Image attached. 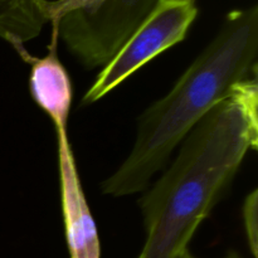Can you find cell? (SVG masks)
Returning <instances> with one entry per match:
<instances>
[{
  "mask_svg": "<svg viewBox=\"0 0 258 258\" xmlns=\"http://www.w3.org/2000/svg\"><path fill=\"white\" fill-rule=\"evenodd\" d=\"M244 231L249 251L254 258L258 257V190L254 189L246 197L242 208Z\"/></svg>",
  "mask_w": 258,
  "mask_h": 258,
  "instance_id": "cell-8",
  "label": "cell"
},
{
  "mask_svg": "<svg viewBox=\"0 0 258 258\" xmlns=\"http://www.w3.org/2000/svg\"><path fill=\"white\" fill-rule=\"evenodd\" d=\"M197 15V0H158L150 14L103 66L81 105L100 101L156 55L183 42Z\"/></svg>",
  "mask_w": 258,
  "mask_h": 258,
  "instance_id": "cell-4",
  "label": "cell"
},
{
  "mask_svg": "<svg viewBox=\"0 0 258 258\" xmlns=\"http://www.w3.org/2000/svg\"><path fill=\"white\" fill-rule=\"evenodd\" d=\"M60 204L71 258H101L97 226L86 199L67 130L55 131Z\"/></svg>",
  "mask_w": 258,
  "mask_h": 258,
  "instance_id": "cell-5",
  "label": "cell"
},
{
  "mask_svg": "<svg viewBox=\"0 0 258 258\" xmlns=\"http://www.w3.org/2000/svg\"><path fill=\"white\" fill-rule=\"evenodd\" d=\"M52 22L50 0H0V38L29 63L33 55L24 43L39 35L44 24Z\"/></svg>",
  "mask_w": 258,
  "mask_h": 258,
  "instance_id": "cell-7",
  "label": "cell"
},
{
  "mask_svg": "<svg viewBox=\"0 0 258 258\" xmlns=\"http://www.w3.org/2000/svg\"><path fill=\"white\" fill-rule=\"evenodd\" d=\"M224 258H241V256H239V254H237V253H234V252H231V253L227 254V256Z\"/></svg>",
  "mask_w": 258,
  "mask_h": 258,
  "instance_id": "cell-10",
  "label": "cell"
},
{
  "mask_svg": "<svg viewBox=\"0 0 258 258\" xmlns=\"http://www.w3.org/2000/svg\"><path fill=\"white\" fill-rule=\"evenodd\" d=\"M257 55L258 7L232 10L168 95L140 116L130 155L103 180L102 193L125 197L145 190L197 123L237 85L257 76Z\"/></svg>",
  "mask_w": 258,
  "mask_h": 258,
  "instance_id": "cell-2",
  "label": "cell"
},
{
  "mask_svg": "<svg viewBox=\"0 0 258 258\" xmlns=\"http://www.w3.org/2000/svg\"><path fill=\"white\" fill-rule=\"evenodd\" d=\"M257 76L234 87L181 143L174 163L141 198L146 238L138 258H181L202 222L258 148Z\"/></svg>",
  "mask_w": 258,
  "mask_h": 258,
  "instance_id": "cell-1",
  "label": "cell"
},
{
  "mask_svg": "<svg viewBox=\"0 0 258 258\" xmlns=\"http://www.w3.org/2000/svg\"><path fill=\"white\" fill-rule=\"evenodd\" d=\"M158 0H97L62 13L52 22L58 38L87 70L103 67Z\"/></svg>",
  "mask_w": 258,
  "mask_h": 258,
  "instance_id": "cell-3",
  "label": "cell"
},
{
  "mask_svg": "<svg viewBox=\"0 0 258 258\" xmlns=\"http://www.w3.org/2000/svg\"><path fill=\"white\" fill-rule=\"evenodd\" d=\"M57 40V30L53 28L48 54L29 60V90L34 102L47 113L55 130H63L67 128L73 88L70 73L58 57Z\"/></svg>",
  "mask_w": 258,
  "mask_h": 258,
  "instance_id": "cell-6",
  "label": "cell"
},
{
  "mask_svg": "<svg viewBox=\"0 0 258 258\" xmlns=\"http://www.w3.org/2000/svg\"><path fill=\"white\" fill-rule=\"evenodd\" d=\"M181 258H196V257H194V256H193V254H191V253H190V252H186V253H185V254H184V256H183V257H181Z\"/></svg>",
  "mask_w": 258,
  "mask_h": 258,
  "instance_id": "cell-11",
  "label": "cell"
},
{
  "mask_svg": "<svg viewBox=\"0 0 258 258\" xmlns=\"http://www.w3.org/2000/svg\"><path fill=\"white\" fill-rule=\"evenodd\" d=\"M93 2H97V0H50L52 22L55 19V18L59 17L62 13L67 12V10L81 7V5L90 4V3H93Z\"/></svg>",
  "mask_w": 258,
  "mask_h": 258,
  "instance_id": "cell-9",
  "label": "cell"
}]
</instances>
